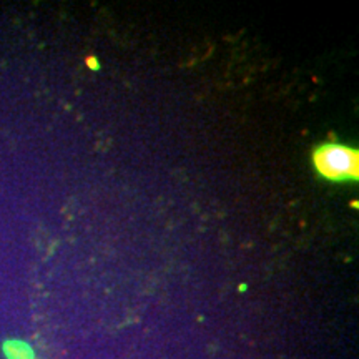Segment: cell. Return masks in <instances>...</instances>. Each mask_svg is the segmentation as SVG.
Returning a JSON list of instances; mask_svg holds the SVG:
<instances>
[{
    "mask_svg": "<svg viewBox=\"0 0 359 359\" xmlns=\"http://www.w3.org/2000/svg\"><path fill=\"white\" fill-rule=\"evenodd\" d=\"M313 165L330 182H356L359 178V151L341 143H323L313 151Z\"/></svg>",
    "mask_w": 359,
    "mask_h": 359,
    "instance_id": "6da1fadb",
    "label": "cell"
},
{
    "mask_svg": "<svg viewBox=\"0 0 359 359\" xmlns=\"http://www.w3.org/2000/svg\"><path fill=\"white\" fill-rule=\"evenodd\" d=\"M85 62H87V65L90 67V69H93V70L100 69V64H98V62H97V58H93V57H88L87 60H85Z\"/></svg>",
    "mask_w": 359,
    "mask_h": 359,
    "instance_id": "7a4b0ae2",
    "label": "cell"
}]
</instances>
